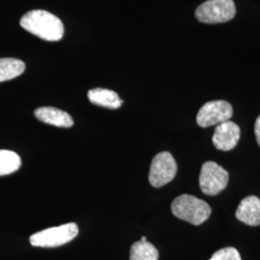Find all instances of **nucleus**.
<instances>
[{"label": "nucleus", "instance_id": "obj_1", "mask_svg": "<svg viewBox=\"0 0 260 260\" xmlns=\"http://www.w3.org/2000/svg\"><path fill=\"white\" fill-rule=\"evenodd\" d=\"M20 25L29 33L48 42L60 41L64 35L62 20L45 10L28 12L20 19Z\"/></svg>", "mask_w": 260, "mask_h": 260}, {"label": "nucleus", "instance_id": "obj_2", "mask_svg": "<svg viewBox=\"0 0 260 260\" xmlns=\"http://www.w3.org/2000/svg\"><path fill=\"white\" fill-rule=\"evenodd\" d=\"M171 208L177 218L194 225L205 223L211 214V207L206 202L187 194L175 199Z\"/></svg>", "mask_w": 260, "mask_h": 260}, {"label": "nucleus", "instance_id": "obj_3", "mask_svg": "<svg viewBox=\"0 0 260 260\" xmlns=\"http://www.w3.org/2000/svg\"><path fill=\"white\" fill-rule=\"evenodd\" d=\"M235 14L233 0H207L197 8L195 16L200 22L215 24L232 20Z\"/></svg>", "mask_w": 260, "mask_h": 260}, {"label": "nucleus", "instance_id": "obj_4", "mask_svg": "<svg viewBox=\"0 0 260 260\" xmlns=\"http://www.w3.org/2000/svg\"><path fill=\"white\" fill-rule=\"evenodd\" d=\"M78 226L75 223H66L50 228L31 235L30 244L34 247L55 248L74 240L78 234Z\"/></svg>", "mask_w": 260, "mask_h": 260}, {"label": "nucleus", "instance_id": "obj_5", "mask_svg": "<svg viewBox=\"0 0 260 260\" xmlns=\"http://www.w3.org/2000/svg\"><path fill=\"white\" fill-rule=\"evenodd\" d=\"M229 173L215 163L208 161L204 163L200 175V187L207 196H216L225 189L229 183Z\"/></svg>", "mask_w": 260, "mask_h": 260}, {"label": "nucleus", "instance_id": "obj_6", "mask_svg": "<svg viewBox=\"0 0 260 260\" xmlns=\"http://www.w3.org/2000/svg\"><path fill=\"white\" fill-rule=\"evenodd\" d=\"M177 165L174 156L163 151L156 154L151 161L149 169V183L155 188H160L171 182L177 175Z\"/></svg>", "mask_w": 260, "mask_h": 260}, {"label": "nucleus", "instance_id": "obj_7", "mask_svg": "<svg viewBox=\"0 0 260 260\" xmlns=\"http://www.w3.org/2000/svg\"><path fill=\"white\" fill-rule=\"evenodd\" d=\"M233 106L225 101H213L205 103L197 115V123L201 127L218 125L231 121L233 117Z\"/></svg>", "mask_w": 260, "mask_h": 260}, {"label": "nucleus", "instance_id": "obj_8", "mask_svg": "<svg viewBox=\"0 0 260 260\" xmlns=\"http://www.w3.org/2000/svg\"><path fill=\"white\" fill-rule=\"evenodd\" d=\"M240 136V127L233 121H226L216 126L212 143L216 149L229 151L237 146Z\"/></svg>", "mask_w": 260, "mask_h": 260}, {"label": "nucleus", "instance_id": "obj_9", "mask_svg": "<svg viewBox=\"0 0 260 260\" xmlns=\"http://www.w3.org/2000/svg\"><path fill=\"white\" fill-rule=\"evenodd\" d=\"M235 216L238 221L251 226L260 224V199L256 196H248L238 205Z\"/></svg>", "mask_w": 260, "mask_h": 260}, {"label": "nucleus", "instance_id": "obj_10", "mask_svg": "<svg viewBox=\"0 0 260 260\" xmlns=\"http://www.w3.org/2000/svg\"><path fill=\"white\" fill-rule=\"evenodd\" d=\"M34 114L39 121L58 127H72L75 123L70 114L54 107H40Z\"/></svg>", "mask_w": 260, "mask_h": 260}, {"label": "nucleus", "instance_id": "obj_11", "mask_svg": "<svg viewBox=\"0 0 260 260\" xmlns=\"http://www.w3.org/2000/svg\"><path fill=\"white\" fill-rule=\"evenodd\" d=\"M88 99L94 105L109 109H118L122 104V101L118 93L103 88H95L90 90L88 92Z\"/></svg>", "mask_w": 260, "mask_h": 260}, {"label": "nucleus", "instance_id": "obj_12", "mask_svg": "<svg viewBox=\"0 0 260 260\" xmlns=\"http://www.w3.org/2000/svg\"><path fill=\"white\" fill-rule=\"evenodd\" d=\"M25 64L19 59L15 58H1L0 59V82L14 79L23 74Z\"/></svg>", "mask_w": 260, "mask_h": 260}, {"label": "nucleus", "instance_id": "obj_13", "mask_svg": "<svg viewBox=\"0 0 260 260\" xmlns=\"http://www.w3.org/2000/svg\"><path fill=\"white\" fill-rule=\"evenodd\" d=\"M157 249L148 241L135 242L130 250V260H158Z\"/></svg>", "mask_w": 260, "mask_h": 260}, {"label": "nucleus", "instance_id": "obj_14", "mask_svg": "<svg viewBox=\"0 0 260 260\" xmlns=\"http://www.w3.org/2000/svg\"><path fill=\"white\" fill-rule=\"evenodd\" d=\"M21 166V159L15 151L0 149V177L17 172Z\"/></svg>", "mask_w": 260, "mask_h": 260}, {"label": "nucleus", "instance_id": "obj_15", "mask_svg": "<svg viewBox=\"0 0 260 260\" xmlns=\"http://www.w3.org/2000/svg\"><path fill=\"white\" fill-rule=\"evenodd\" d=\"M209 260H242L239 251L233 247L223 248L216 251Z\"/></svg>", "mask_w": 260, "mask_h": 260}, {"label": "nucleus", "instance_id": "obj_16", "mask_svg": "<svg viewBox=\"0 0 260 260\" xmlns=\"http://www.w3.org/2000/svg\"><path fill=\"white\" fill-rule=\"evenodd\" d=\"M254 133H255V138H256V142L260 147V115L257 117L256 121H255V124H254Z\"/></svg>", "mask_w": 260, "mask_h": 260}, {"label": "nucleus", "instance_id": "obj_17", "mask_svg": "<svg viewBox=\"0 0 260 260\" xmlns=\"http://www.w3.org/2000/svg\"><path fill=\"white\" fill-rule=\"evenodd\" d=\"M141 241H147V237H146V236H143V237L141 238Z\"/></svg>", "mask_w": 260, "mask_h": 260}]
</instances>
